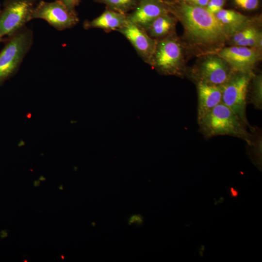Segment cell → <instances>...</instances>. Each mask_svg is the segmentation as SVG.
<instances>
[{"mask_svg": "<svg viewBox=\"0 0 262 262\" xmlns=\"http://www.w3.org/2000/svg\"><path fill=\"white\" fill-rule=\"evenodd\" d=\"M168 7L169 12L182 23L186 36L194 46L206 51L217 52L229 40L228 30L206 7L181 0Z\"/></svg>", "mask_w": 262, "mask_h": 262, "instance_id": "obj_1", "label": "cell"}, {"mask_svg": "<svg viewBox=\"0 0 262 262\" xmlns=\"http://www.w3.org/2000/svg\"><path fill=\"white\" fill-rule=\"evenodd\" d=\"M202 133L207 137L228 135L252 144L246 125L230 109L222 102L198 120Z\"/></svg>", "mask_w": 262, "mask_h": 262, "instance_id": "obj_2", "label": "cell"}, {"mask_svg": "<svg viewBox=\"0 0 262 262\" xmlns=\"http://www.w3.org/2000/svg\"><path fill=\"white\" fill-rule=\"evenodd\" d=\"M33 38L32 31L26 26L8 37L0 52V86L17 72Z\"/></svg>", "mask_w": 262, "mask_h": 262, "instance_id": "obj_3", "label": "cell"}, {"mask_svg": "<svg viewBox=\"0 0 262 262\" xmlns=\"http://www.w3.org/2000/svg\"><path fill=\"white\" fill-rule=\"evenodd\" d=\"M182 46L173 33L157 40L150 65L165 75H179L183 66Z\"/></svg>", "mask_w": 262, "mask_h": 262, "instance_id": "obj_4", "label": "cell"}, {"mask_svg": "<svg viewBox=\"0 0 262 262\" xmlns=\"http://www.w3.org/2000/svg\"><path fill=\"white\" fill-rule=\"evenodd\" d=\"M37 0H4L0 12V33L3 37L13 35L33 20Z\"/></svg>", "mask_w": 262, "mask_h": 262, "instance_id": "obj_5", "label": "cell"}, {"mask_svg": "<svg viewBox=\"0 0 262 262\" xmlns=\"http://www.w3.org/2000/svg\"><path fill=\"white\" fill-rule=\"evenodd\" d=\"M36 18L45 20L58 31L71 28L79 21L75 9L68 7L62 0L38 2L32 15L33 19Z\"/></svg>", "mask_w": 262, "mask_h": 262, "instance_id": "obj_6", "label": "cell"}, {"mask_svg": "<svg viewBox=\"0 0 262 262\" xmlns=\"http://www.w3.org/2000/svg\"><path fill=\"white\" fill-rule=\"evenodd\" d=\"M252 76V73H235L222 86V102L234 112L247 127L249 125L246 117V108L248 88Z\"/></svg>", "mask_w": 262, "mask_h": 262, "instance_id": "obj_7", "label": "cell"}, {"mask_svg": "<svg viewBox=\"0 0 262 262\" xmlns=\"http://www.w3.org/2000/svg\"><path fill=\"white\" fill-rule=\"evenodd\" d=\"M216 55L225 61L234 73H251L260 59V50L232 45L223 47Z\"/></svg>", "mask_w": 262, "mask_h": 262, "instance_id": "obj_8", "label": "cell"}, {"mask_svg": "<svg viewBox=\"0 0 262 262\" xmlns=\"http://www.w3.org/2000/svg\"><path fill=\"white\" fill-rule=\"evenodd\" d=\"M234 73L225 61L216 54H210L200 64L197 74L198 81L222 86Z\"/></svg>", "mask_w": 262, "mask_h": 262, "instance_id": "obj_9", "label": "cell"}, {"mask_svg": "<svg viewBox=\"0 0 262 262\" xmlns=\"http://www.w3.org/2000/svg\"><path fill=\"white\" fill-rule=\"evenodd\" d=\"M117 31L129 40L143 60L150 65L157 40L151 38L146 30L128 19Z\"/></svg>", "mask_w": 262, "mask_h": 262, "instance_id": "obj_10", "label": "cell"}, {"mask_svg": "<svg viewBox=\"0 0 262 262\" xmlns=\"http://www.w3.org/2000/svg\"><path fill=\"white\" fill-rule=\"evenodd\" d=\"M133 10L127 19L146 31L156 18L170 12L163 0H140Z\"/></svg>", "mask_w": 262, "mask_h": 262, "instance_id": "obj_11", "label": "cell"}, {"mask_svg": "<svg viewBox=\"0 0 262 262\" xmlns=\"http://www.w3.org/2000/svg\"><path fill=\"white\" fill-rule=\"evenodd\" d=\"M197 120L222 102V86L215 85L198 81Z\"/></svg>", "mask_w": 262, "mask_h": 262, "instance_id": "obj_12", "label": "cell"}, {"mask_svg": "<svg viewBox=\"0 0 262 262\" xmlns=\"http://www.w3.org/2000/svg\"><path fill=\"white\" fill-rule=\"evenodd\" d=\"M127 21V14L107 9L96 18L91 21H86L83 25L85 29L98 28L110 32L117 31Z\"/></svg>", "mask_w": 262, "mask_h": 262, "instance_id": "obj_13", "label": "cell"}, {"mask_svg": "<svg viewBox=\"0 0 262 262\" xmlns=\"http://www.w3.org/2000/svg\"><path fill=\"white\" fill-rule=\"evenodd\" d=\"M229 39L234 46L254 48L259 50L262 49V33L250 24L234 33Z\"/></svg>", "mask_w": 262, "mask_h": 262, "instance_id": "obj_14", "label": "cell"}, {"mask_svg": "<svg viewBox=\"0 0 262 262\" xmlns=\"http://www.w3.org/2000/svg\"><path fill=\"white\" fill-rule=\"evenodd\" d=\"M215 15L228 30L230 36L234 33L250 24V22L248 17L232 10L222 9Z\"/></svg>", "mask_w": 262, "mask_h": 262, "instance_id": "obj_15", "label": "cell"}, {"mask_svg": "<svg viewBox=\"0 0 262 262\" xmlns=\"http://www.w3.org/2000/svg\"><path fill=\"white\" fill-rule=\"evenodd\" d=\"M169 13L156 18L147 29L146 32L151 38L159 40L173 33L176 21Z\"/></svg>", "mask_w": 262, "mask_h": 262, "instance_id": "obj_16", "label": "cell"}, {"mask_svg": "<svg viewBox=\"0 0 262 262\" xmlns=\"http://www.w3.org/2000/svg\"><path fill=\"white\" fill-rule=\"evenodd\" d=\"M140 0H95L97 2L105 4L107 9L119 13H126L134 9Z\"/></svg>", "mask_w": 262, "mask_h": 262, "instance_id": "obj_17", "label": "cell"}, {"mask_svg": "<svg viewBox=\"0 0 262 262\" xmlns=\"http://www.w3.org/2000/svg\"><path fill=\"white\" fill-rule=\"evenodd\" d=\"M252 101L256 108L261 109L262 105V76L261 75L256 77L254 79Z\"/></svg>", "mask_w": 262, "mask_h": 262, "instance_id": "obj_18", "label": "cell"}, {"mask_svg": "<svg viewBox=\"0 0 262 262\" xmlns=\"http://www.w3.org/2000/svg\"><path fill=\"white\" fill-rule=\"evenodd\" d=\"M240 8L246 10H253L259 5V0H233Z\"/></svg>", "mask_w": 262, "mask_h": 262, "instance_id": "obj_19", "label": "cell"}, {"mask_svg": "<svg viewBox=\"0 0 262 262\" xmlns=\"http://www.w3.org/2000/svg\"><path fill=\"white\" fill-rule=\"evenodd\" d=\"M226 0H209L206 8L211 13L215 15L223 9Z\"/></svg>", "mask_w": 262, "mask_h": 262, "instance_id": "obj_20", "label": "cell"}, {"mask_svg": "<svg viewBox=\"0 0 262 262\" xmlns=\"http://www.w3.org/2000/svg\"><path fill=\"white\" fill-rule=\"evenodd\" d=\"M188 4L206 7L209 0H181Z\"/></svg>", "mask_w": 262, "mask_h": 262, "instance_id": "obj_21", "label": "cell"}, {"mask_svg": "<svg viewBox=\"0 0 262 262\" xmlns=\"http://www.w3.org/2000/svg\"><path fill=\"white\" fill-rule=\"evenodd\" d=\"M143 222V218L140 214H134L131 216L128 220L129 224L135 223L137 225L141 224Z\"/></svg>", "mask_w": 262, "mask_h": 262, "instance_id": "obj_22", "label": "cell"}, {"mask_svg": "<svg viewBox=\"0 0 262 262\" xmlns=\"http://www.w3.org/2000/svg\"><path fill=\"white\" fill-rule=\"evenodd\" d=\"M62 1L68 7L75 9V7L78 6L80 2V0H62Z\"/></svg>", "mask_w": 262, "mask_h": 262, "instance_id": "obj_23", "label": "cell"}, {"mask_svg": "<svg viewBox=\"0 0 262 262\" xmlns=\"http://www.w3.org/2000/svg\"><path fill=\"white\" fill-rule=\"evenodd\" d=\"M2 38H3V36H2V35L0 33V42L1 41Z\"/></svg>", "mask_w": 262, "mask_h": 262, "instance_id": "obj_24", "label": "cell"}, {"mask_svg": "<svg viewBox=\"0 0 262 262\" xmlns=\"http://www.w3.org/2000/svg\"><path fill=\"white\" fill-rule=\"evenodd\" d=\"M1 9L0 8V12Z\"/></svg>", "mask_w": 262, "mask_h": 262, "instance_id": "obj_25", "label": "cell"}]
</instances>
